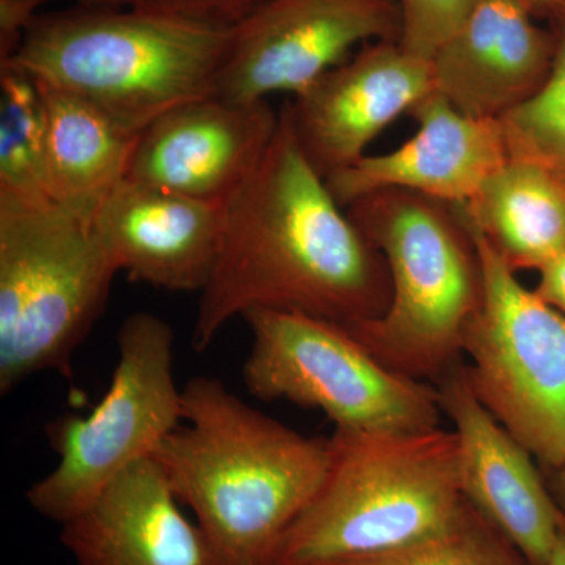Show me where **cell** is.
Here are the masks:
<instances>
[{"instance_id": "obj_26", "label": "cell", "mask_w": 565, "mask_h": 565, "mask_svg": "<svg viewBox=\"0 0 565 565\" xmlns=\"http://www.w3.org/2000/svg\"><path fill=\"white\" fill-rule=\"evenodd\" d=\"M541 281L535 292L565 315V252L542 267Z\"/></svg>"}, {"instance_id": "obj_25", "label": "cell", "mask_w": 565, "mask_h": 565, "mask_svg": "<svg viewBox=\"0 0 565 565\" xmlns=\"http://www.w3.org/2000/svg\"><path fill=\"white\" fill-rule=\"evenodd\" d=\"M46 0H0V63L11 61Z\"/></svg>"}, {"instance_id": "obj_20", "label": "cell", "mask_w": 565, "mask_h": 565, "mask_svg": "<svg viewBox=\"0 0 565 565\" xmlns=\"http://www.w3.org/2000/svg\"><path fill=\"white\" fill-rule=\"evenodd\" d=\"M44 107L39 82L0 66V192L47 195L43 180Z\"/></svg>"}, {"instance_id": "obj_29", "label": "cell", "mask_w": 565, "mask_h": 565, "mask_svg": "<svg viewBox=\"0 0 565 565\" xmlns=\"http://www.w3.org/2000/svg\"><path fill=\"white\" fill-rule=\"evenodd\" d=\"M545 565H565V526L557 535L556 544L553 546Z\"/></svg>"}, {"instance_id": "obj_15", "label": "cell", "mask_w": 565, "mask_h": 565, "mask_svg": "<svg viewBox=\"0 0 565 565\" xmlns=\"http://www.w3.org/2000/svg\"><path fill=\"white\" fill-rule=\"evenodd\" d=\"M226 203L126 178L95 217L120 273L166 291L202 292L225 232Z\"/></svg>"}, {"instance_id": "obj_27", "label": "cell", "mask_w": 565, "mask_h": 565, "mask_svg": "<svg viewBox=\"0 0 565 565\" xmlns=\"http://www.w3.org/2000/svg\"><path fill=\"white\" fill-rule=\"evenodd\" d=\"M533 13L550 14L565 24V0H522Z\"/></svg>"}, {"instance_id": "obj_14", "label": "cell", "mask_w": 565, "mask_h": 565, "mask_svg": "<svg viewBox=\"0 0 565 565\" xmlns=\"http://www.w3.org/2000/svg\"><path fill=\"white\" fill-rule=\"evenodd\" d=\"M411 114L418 131L404 145L385 154L363 156L327 178L341 206L386 189L460 206L470 203L511 159L500 120L465 115L435 92Z\"/></svg>"}, {"instance_id": "obj_1", "label": "cell", "mask_w": 565, "mask_h": 565, "mask_svg": "<svg viewBox=\"0 0 565 565\" xmlns=\"http://www.w3.org/2000/svg\"><path fill=\"white\" fill-rule=\"evenodd\" d=\"M388 267L326 178L305 158L288 117L255 173L226 202L221 255L200 292L192 344L206 351L223 327L256 310L349 323L385 313Z\"/></svg>"}, {"instance_id": "obj_30", "label": "cell", "mask_w": 565, "mask_h": 565, "mask_svg": "<svg viewBox=\"0 0 565 565\" xmlns=\"http://www.w3.org/2000/svg\"><path fill=\"white\" fill-rule=\"evenodd\" d=\"M79 6L99 7V9H122V7H128V0H79Z\"/></svg>"}, {"instance_id": "obj_3", "label": "cell", "mask_w": 565, "mask_h": 565, "mask_svg": "<svg viewBox=\"0 0 565 565\" xmlns=\"http://www.w3.org/2000/svg\"><path fill=\"white\" fill-rule=\"evenodd\" d=\"M233 31L122 7L41 13L11 61L143 132L163 114L215 95Z\"/></svg>"}, {"instance_id": "obj_9", "label": "cell", "mask_w": 565, "mask_h": 565, "mask_svg": "<svg viewBox=\"0 0 565 565\" xmlns=\"http://www.w3.org/2000/svg\"><path fill=\"white\" fill-rule=\"evenodd\" d=\"M460 221L482 270L481 303L462 341L468 379L490 414L555 471L565 462V315L525 288L489 241Z\"/></svg>"}, {"instance_id": "obj_6", "label": "cell", "mask_w": 565, "mask_h": 565, "mask_svg": "<svg viewBox=\"0 0 565 565\" xmlns=\"http://www.w3.org/2000/svg\"><path fill=\"white\" fill-rule=\"evenodd\" d=\"M118 273L95 223L47 195L0 192V393L44 371L73 379Z\"/></svg>"}, {"instance_id": "obj_2", "label": "cell", "mask_w": 565, "mask_h": 565, "mask_svg": "<svg viewBox=\"0 0 565 565\" xmlns=\"http://www.w3.org/2000/svg\"><path fill=\"white\" fill-rule=\"evenodd\" d=\"M182 422L152 457L195 514L215 564L274 565L322 486L332 438L296 433L203 375L182 388Z\"/></svg>"}, {"instance_id": "obj_7", "label": "cell", "mask_w": 565, "mask_h": 565, "mask_svg": "<svg viewBox=\"0 0 565 565\" xmlns=\"http://www.w3.org/2000/svg\"><path fill=\"white\" fill-rule=\"evenodd\" d=\"M244 384L258 399L319 408L337 429L419 433L440 427L437 386L385 366L343 323L256 310Z\"/></svg>"}, {"instance_id": "obj_21", "label": "cell", "mask_w": 565, "mask_h": 565, "mask_svg": "<svg viewBox=\"0 0 565 565\" xmlns=\"http://www.w3.org/2000/svg\"><path fill=\"white\" fill-rule=\"evenodd\" d=\"M327 565H530L508 539L465 500L437 533L415 544Z\"/></svg>"}, {"instance_id": "obj_8", "label": "cell", "mask_w": 565, "mask_h": 565, "mask_svg": "<svg viewBox=\"0 0 565 565\" xmlns=\"http://www.w3.org/2000/svg\"><path fill=\"white\" fill-rule=\"evenodd\" d=\"M109 390L90 415H65L47 426L58 462L29 489L39 514L66 523L126 468L154 456L180 427L182 390L174 379V334L159 316L125 319Z\"/></svg>"}, {"instance_id": "obj_24", "label": "cell", "mask_w": 565, "mask_h": 565, "mask_svg": "<svg viewBox=\"0 0 565 565\" xmlns=\"http://www.w3.org/2000/svg\"><path fill=\"white\" fill-rule=\"evenodd\" d=\"M269 0H128V7L217 29H236Z\"/></svg>"}, {"instance_id": "obj_13", "label": "cell", "mask_w": 565, "mask_h": 565, "mask_svg": "<svg viewBox=\"0 0 565 565\" xmlns=\"http://www.w3.org/2000/svg\"><path fill=\"white\" fill-rule=\"evenodd\" d=\"M278 126L280 114L269 102L193 99L141 132L128 178L226 203L258 169Z\"/></svg>"}, {"instance_id": "obj_18", "label": "cell", "mask_w": 565, "mask_h": 565, "mask_svg": "<svg viewBox=\"0 0 565 565\" xmlns=\"http://www.w3.org/2000/svg\"><path fill=\"white\" fill-rule=\"evenodd\" d=\"M39 85L44 189L65 210L95 222L111 192L128 178L141 134L73 93Z\"/></svg>"}, {"instance_id": "obj_28", "label": "cell", "mask_w": 565, "mask_h": 565, "mask_svg": "<svg viewBox=\"0 0 565 565\" xmlns=\"http://www.w3.org/2000/svg\"><path fill=\"white\" fill-rule=\"evenodd\" d=\"M553 492H555V498L557 503H559L561 508L565 512V462L563 467L557 468V470L553 471Z\"/></svg>"}, {"instance_id": "obj_5", "label": "cell", "mask_w": 565, "mask_h": 565, "mask_svg": "<svg viewBox=\"0 0 565 565\" xmlns=\"http://www.w3.org/2000/svg\"><path fill=\"white\" fill-rule=\"evenodd\" d=\"M348 214L384 255L392 292L384 315L345 327L393 371L440 381L459 364L481 303V262L467 226L452 204L401 189L363 196Z\"/></svg>"}, {"instance_id": "obj_23", "label": "cell", "mask_w": 565, "mask_h": 565, "mask_svg": "<svg viewBox=\"0 0 565 565\" xmlns=\"http://www.w3.org/2000/svg\"><path fill=\"white\" fill-rule=\"evenodd\" d=\"M475 0H399V44L429 61L470 13Z\"/></svg>"}, {"instance_id": "obj_11", "label": "cell", "mask_w": 565, "mask_h": 565, "mask_svg": "<svg viewBox=\"0 0 565 565\" xmlns=\"http://www.w3.org/2000/svg\"><path fill=\"white\" fill-rule=\"evenodd\" d=\"M434 92L430 62L377 41L282 106L311 166L329 178L362 159L386 126Z\"/></svg>"}, {"instance_id": "obj_10", "label": "cell", "mask_w": 565, "mask_h": 565, "mask_svg": "<svg viewBox=\"0 0 565 565\" xmlns=\"http://www.w3.org/2000/svg\"><path fill=\"white\" fill-rule=\"evenodd\" d=\"M393 0H269L239 28L215 95L234 102H269L300 95L367 40L399 41Z\"/></svg>"}, {"instance_id": "obj_12", "label": "cell", "mask_w": 565, "mask_h": 565, "mask_svg": "<svg viewBox=\"0 0 565 565\" xmlns=\"http://www.w3.org/2000/svg\"><path fill=\"white\" fill-rule=\"evenodd\" d=\"M441 411L455 426L462 493L530 565H545L565 526V512L550 493L531 452L479 401L467 366L437 382Z\"/></svg>"}, {"instance_id": "obj_17", "label": "cell", "mask_w": 565, "mask_h": 565, "mask_svg": "<svg viewBox=\"0 0 565 565\" xmlns=\"http://www.w3.org/2000/svg\"><path fill=\"white\" fill-rule=\"evenodd\" d=\"M154 457L126 468L62 525L79 565H217Z\"/></svg>"}, {"instance_id": "obj_16", "label": "cell", "mask_w": 565, "mask_h": 565, "mask_svg": "<svg viewBox=\"0 0 565 565\" xmlns=\"http://www.w3.org/2000/svg\"><path fill=\"white\" fill-rule=\"evenodd\" d=\"M522 0H475L433 58L434 92L457 110L500 120L544 84L556 41Z\"/></svg>"}, {"instance_id": "obj_4", "label": "cell", "mask_w": 565, "mask_h": 565, "mask_svg": "<svg viewBox=\"0 0 565 565\" xmlns=\"http://www.w3.org/2000/svg\"><path fill=\"white\" fill-rule=\"evenodd\" d=\"M332 459L274 565H327L423 541L463 501L455 430L334 429Z\"/></svg>"}, {"instance_id": "obj_19", "label": "cell", "mask_w": 565, "mask_h": 565, "mask_svg": "<svg viewBox=\"0 0 565 565\" xmlns=\"http://www.w3.org/2000/svg\"><path fill=\"white\" fill-rule=\"evenodd\" d=\"M455 207L514 273L541 270L565 252V181L539 163L509 159Z\"/></svg>"}, {"instance_id": "obj_22", "label": "cell", "mask_w": 565, "mask_h": 565, "mask_svg": "<svg viewBox=\"0 0 565 565\" xmlns=\"http://www.w3.org/2000/svg\"><path fill=\"white\" fill-rule=\"evenodd\" d=\"M500 121L509 158L539 163L565 181V24L542 87Z\"/></svg>"}]
</instances>
